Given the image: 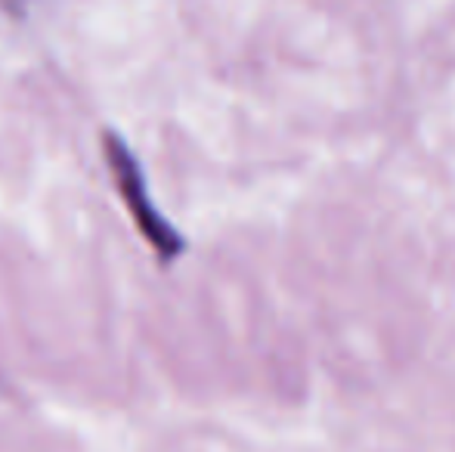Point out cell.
<instances>
[{
	"mask_svg": "<svg viewBox=\"0 0 455 452\" xmlns=\"http://www.w3.org/2000/svg\"><path fill=\"white\" fill-rule=\"evenodd\" d=\"M106 162H108V168H112L115 189L121 193L127 211L133 214V220H137L140 233L146 235V242L156 248V254L162 260L180 258L186 248L183 235L171 226V220L164 218L156 205H152V195H149V189H146V174H143V168H140L137 155H133L124 139L115 137V133H106Z\"/></svg>",
	"mask_w": 455,
	"mask_h": 452,
	"instance_id": "6da1fadb",
	"label": "cell"
}]
</instances>
